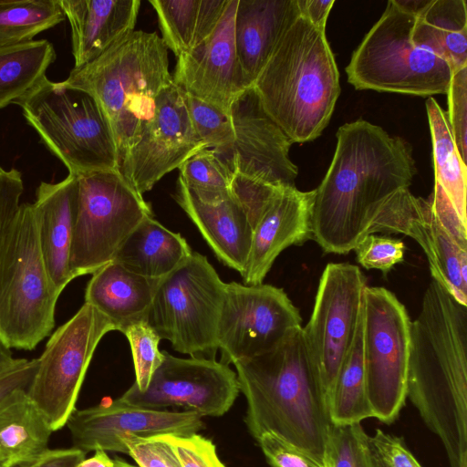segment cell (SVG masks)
Instances as JSON below:
<instances>
[{
  "mask_svg": "<svg viewBox=\"0 0 467 467\" xmlns=\"http://www.w3.org/2000/svg\"><path fill=\"white\" fill-rule=\"evenodd\" d=\"M416 173L410 146L364 119L340 126L332 161L312 190V239L325 253L346 254L375 225L389 200Z\"/></svg>",
  "mask_w": 467,
  "mask_h": 467,
  "instance_id": "1",
  "label": "cell"
},
{
  "mask_svg": "<svg viewBox=\"0 0 467 467\" xmlns=\"http://www.w3.org/2000/svg\"><path fill=\"white\" fill-rule=\"evenodd\" d=\"M406 395L450 467H467V306L433 279L410 323Z\"/></svg>",
  "mask_w": 467,
  "mask_h": 467,
  "instance_id": "2",
  "label": "cell"
},
{
  "mask_svg": "<svg viewBox=\"0 0 467 467\" xmlns=\"http://www.w3.org/2000/svg\"><path fill=\"white\" fill-rule=\"evenodd\" d=\"M302 327L274 348L233 365L246 400L244 421L249 434L256 440L272 432L326 467L332 423Z\"/></svg>",
  "mask_w": 467,
  "mask_h": 467,
  "instance_id": "3",
  "label": "cell"
},
{
  "mask_svg": "<svg viewBox=\"0 0 467 467\" xmlns=\"http://www.w3.org/2000/svg\"><path fill=\"white\" fill-rule=\"evenodd\" d=\"M253 88L265 111L293 143L317 139L340 94L339 72L325 30L298 16Z\"/></svg>",
  "mask_w": 467,
  "mask_h": 467,
  "instance_id": "4",
  "label": "cell"
},
{
  "mask_svg": "<svg viewBox=\"0 0 467 467\" xmlns=\"http://www.w3.org/2000/svg\"><path fill=\"white\" fill-rule=\"evenodd\" d=\"M65 81L98 104L115 141L119 170L153 119L159 95L173 82L167 47L156 32L142 30L73 67Z\"/></svg>",
  "mask_w": 467,
  "mask_h": 467,
  "instance_id": "5",
  "label": "cell"
},
{
  "mask_svg": "<svg viewBox=\"0 0 467 467\" xmlns=\"http://www.w3.org/2000/svg\"><path fill=\"white\" fill-rule=\"evenodd\" d=\"M59 295L39 247L33 203H21L0 244V340L33 350L55 326Z\"/></svg>",
  "mask_w": 467,
  "mask_h": 467,
  "instance_id": "6",
  "label": "cell"
},
{
  "mask_svg": "<svg viewBox=\"0 0 467 467\" xmlns=\"http://www.w3.org/2000/svg\"><path fill=\"white\" fill-rule=\"evenodd\" d=\"M15 104L69 174L119 171L108 122L96 101L84 90L46 76Z\"/></svg>",
  "mask_w": 467,
  "mask_h": 467,
  "instance_id": "7",
  "label": "cell"
},
{
  "mask_svg": "<svg viewBox=\"0 0 467 467\" xmlns=\"http://www.w3.org/2000/svg\"><path fill=\"white\" fill-rule=\"evenodd\" d=\"M415 14L401 0L388 2L346 67L348 81L358 90L419 97L447 94L452 69L411 39Z\"/></svg>",
  "mask_w": 467,
  "mask_h": 467,
  "instance_id": "8",
  "label": "cell"
},
{
  "mask_svg": "<svg viewBox=\"0 0 467 467\" xmlns=\"http://www.w3.org/2000/svg\"><path fill=\"white\" fill-rule=\"evenodd\" d=\"M224 289L225 283L206 256L192 252L161 279L145 321L175 351L215 359Z\"/></svg>",
  "mask_w": 467,
  "mask_h": 467,
  "instance_id": "9",
  "label": "cell"
},
{
  "mask_svg": "<svg viewBox=\"0 0 467 467\" xmlns=\"http://www.w3.org/2000/svg\"><path fill=\"white\" fill-rule=\"evenodd\" d=\"M78 207L70 252L74 278L93 274L113 258L126 238L146 218L150 205L119 171L78 176Z\"/></svg>",
  "mask_w": 467,
  "mask_h": 467,
  "instance_id": "10",
  "label": "cell"
},
{
  "mask_svg": "<svg viewBox=\"0 0 467 467\" xmlns=\"http://www.w3.org/2000/svg\"><path fill=\"white\" fill-rule=\"evenodd\" d=\"M374 234H402L422 248L433 280L467 306V223L435 182L427 199L410 188L397 192L379 216Z\"/></svg>",
  "mask_w": 467,
  "mask_h": 467,
  "instance_id": "11",
  "label": "cell"
},
{
  "mask_svg": "<svg viewBox=\"0 0 467 467\" xmlns=\"http://www.w3.org/2000/svg\"><path fill=\"white\" fill-rule=\"evenodd\" d=\"M410 323L389 290L367 285L362 304V352L367 393L374 418L393 423L405 405Z\"/></svg>",
  "mask_w": 467,
  "mask_h": 467,
  "instance_id": "12",
  "label": "cell"
},
{
  "mask_svg": "<svg viewBox=\"0 0 467 467\" xmlns=\"http://www.w3.org/2000/svg\"><path fill=\"white\" fill-rule=\"evenodd\" d=\"M112 330L115 327L108 317L84 303L50 336L37 358V368L26 393L53 431L64 427L76 410L94 352L101 338Z\"/></svg>",
  "mask_w": 467,
  "mask_h": 467,
  "instance_id": "13",
  "label": "cell"
},
{
  "mask_svg": "<svg viewBox=\"0 0 467 467\" xmlns=\"http://www.w3.org/2000/svg\"><path fill=\"white\" fill-rule=\"evenodd\" d=\"M366 286V277L358 266L328 263L319 279L310 318L302 327L327 400L354 342Z\"/></svg>",
  "mask_w": 467,
  "mask_h": 467,
  "instance_id": "14",
  "label": "cell"
},
{
  "mask_svg": "<svg viewBox=\"0 0 467 467\" xmlns=\"http://www.w3.org/2000/svg\"><path fill=\"white\" fill-rule=\"evenodd\" d=\"M300 327L299 310L282 288L225 283L217 328L220 362L229 366L266 352Z\"/></svg>",
  "mask_w": 467,
  "mask_h": 467,
  "instance_id": "15",
  "label": "cell"
},
{
  "mask_svg": "<svg viewBox=\"0 0 467 467\" xmlns=\"http://www.w3.org/2000/svg\"><path fill=\"white\" fill-rule=\"evenodd\" d=\"M145 391L132 384L118 399L132 406L163 410L182 408L202 417H221L234 405L240 389L237 376L215 359L177 358L167 351Z\"/></svg>",
  "mask_w": 467,
  "mask_h": 467,
  "instance_id": "16",
  "label": "cell"
},
{
  "mask_svg": "<svg viewBox=\"0 0 467 467\" xmlns=\"http://www.w3.org/2000/svg\"><path fill=\"white\" fill-rule=\"evenodd\" d=\"M203 148L190 119L187 95L172 82L159 95L153 119L119 171L143 195Z\"/></svg>",
  "mask_w": 467,
  "mask_h": 467,
  "instance_id": "17",
  "label": "cell"
},
{
  "mask_svg": "<svg viewBox=\"0 0 467 467\" xmlns=\"http://www.w3.org/2000/svg\"><path fill=\"white\" fill-rule=\"evenodd\" d=\"M67 426L73 447L85 453L102 450L126 454L122 440L128 435H187L203 427L202 417L185 410H158L132 406L119 399L75 410Z\"/></svg>",
  "mask_w": 467,
  "mask_h": 467,
  "instance_id": "18",
  "label": "cell"
},
{
  "mask_svg": "<svg viewBox=\"0 0 467 467\" xmlns=\"http://www.w3.org/2000/svg\"><path fill=\"white\" fill-rule=\"evenodd\" d=\"M234 174L276 188L295 187L297 166L289 158L293 142L265 111L253 87L233 104Z\"/></svg>",
  "mask_w": 467,
  "mask_h": 467,
  "instance_id": "19",
  "label": "cell"
},
{
  "mask_svg": "<svg viewBox=\"0 0 467 467\" xmlns=\"http://www.w3.org/2000/svg\"><path fill=\"white\" fill-rule=\"evenodd\" d=\"M237 0H228L212 35L177 57L172 80L187 95L231 115L234 102L249 88L236 55L234 23Z\"/></svg>",
  "mask_w": 467,
  "mask_h": 467,
  "instance_id": "20",
  "label": "cell"
},
{
  "mask_svg": "<svg viewBox=\"0 0 467 467\" xmlns=\"http://www.w3.org/2000/svg\"><path fill=\"white\" fill-rule=\"evenodd\" d=\"M312 191L278 188L263 210L253 231L244 272V285L262 284L277 256L291 245L312 237Z\"/></svg>",
  "mask_w": 467,
  "mask_h": 467,
  "instance_id": "21",
  "label": "cell"
},
{
  "mask_svg": "<svg viewBox=\"0 0 467 467\" xmlns=\"http://www.w3.org/2000/svg\"><path fill=\"white\" fill-rule=\"evenodd\" d=\"M78 194V176L58 182H41L33 202L39 247L50 281L60 296L74 277L70 252Z\"/></svg>",
  "mask_w": 467,
  "mask_h": 467,
  "instance_id": "22",
  "label": "cell"
},
{
  "mask_svg": "<svg viewBox=\"0 0 467 467\" xmlns=\"http://www.w3.org/2000/svg\"><path fill=\"white\" fill-rule=\"evenodd\" d=\"M71 31L74 67L105 53L135 29L140 0H58Z\"/></svg>",
  "mask_w": 467,
  "mask_h": 467,
  "instance_id": "23",
  "label": "cell"
},
{
  "mask_svg": "<svg viewBox=\"0 0 467 467\" xmlns=\"http://www.w3.org/2000/svg\"><path fill=\"white\" fill-rule=\"evenodd\" d=\"M298 16L296 0H237L234 44L248 88L253 87L281 36Z\"/></svg>",
  "mask_w": 467,
  "mask_h": 467,
  "instance_id": "24",
  "label": "cell"
},
{
  "mask_svg": "<svg viewBox=\"0 0 467 467\" xmlns=\"http://www.w3.org/2000/svg\"><path fill=\"white\" fill-rule=\"evenodd\" d=\"M173 198L218 260L242 275L254 229L241 203L234 196L215 204L202 202L179 179Z\"/></svg>",
  "mask_w": 467,
  "mask_h": 467,
  "instance_id": "25",
  "label": "cell"
},
{
  "mask_svg": "<svg viewBox=\"0 0 467 467\" xmlns=\"http://www.w3.org/2000/svg\"><path fill=\"white\" fill-rule=\"evenodd\" d=\"M161 279L135 274L110 262L92 274L85 303L97 308L124 334L131 325L145 321Z\"/></svg>",
  "mask_w": 467,
  "mask_h": 467,
  "instance_id": "26",
  "label": "cell"
},
{
  "mask_svg": "<svg viewBox=\"0 0 467 467\" xmlns=\"http://www.w3.org/2000/svg\"><path fill=\"white\" fill-rule=\"evenodd\" d=\"M192 252L181 234L150 216L126 238L113 262L140 275L161 279L183 264Z\"/></svg>",
  "mask_w": 467,
  "mask_h": 467,
  "instance_id": "27",
  "label": "cell"
},
{
  "mask_svg": "<svg viewBox=\"0 0 467 467\" xmlns=\"http://www.w3.org/2000/svg\"><path fill=\"white\" fill-rule=\"evenodd\" d=\"M412 42L445 60L452 71L467 66V7L464 0H419Z\"/></svg>",
  "mask_w": 467,
  "mask_h": 467,
  "instance_id": "28",
  "label": "cell"
},
{
  "mask_svg": "<svg viewBox=\"0 0 467 467\" xmlns=\"http://www.w3.org/2000/svg\"><path fill=\"white\" fill-rule=\"evenodd\" d=\"M161 38L176 57L196 48L218 25L228 0H150Z\"/></svg>",
  "mask_w": 467,
  "mask_h": 467,
  "instance_id": "29",
  "label": "cell"
},
{
  "mask_svg": "<svg viewBox=\"0 0 467 467\" xmlns=\"http://www.w3.org/2000/svg\"><path fill=\"white\" fill-rule=\"evenodd\" d=\"M52 432L26 389L16 391L0 408V457L14 466L46 451Z\"/></svg>",
  "mask_w": 467,
  "mask_h": 467,
  "instance_id": "30",
  "label": "cell"
},
{
  "mask_svg": "<svg viewBox=\"0 0 467 467\" xmlns=\"http://www.w3.org/2000/svg\"><path fill=\"white\" fill-rule=\"evenodd\" d=\"M426 110L432 141L435 182L454 207L461 220L467 223V166L455 145L444 110L434 98L426 101Z\"/></svg>",
  "mask_w": 467,
  "mask_h": 467,
  "instance_id": "31",
  "label": "cell"
},
{
  "mask_svg": "<svg viewBox=\"0 0 467 467\" xmlns=\"http://www.w3.org/2000/svg\"><path fill=\"white\" fill-rule=\"evenodd\" d=\"M46 39L0 47V109L16 103L45 77L56 59Z\"/></svg>",
  "mask_w": 467,
  "mask_h": 467,
  "instance_id": "32",
  "label": "cell"
},
{
  "mask_svg": "<svg viewBox=\"0 0 467 467\" xmlns=\"http://www.w3.org/2000/svg\"><path fill=\"white\" fill-rule=\"evenodd\" d=\"M327 406L333 424L357 423L374 418L368 398L363 363L362 316L354 342L328 395Z\"/></svg>",
  "mask_w": 467,
  "mask_h": 467,
  "instance_id": "33",
  "label": "cell"
},
{
  "mask_svg": "<svg viewBox=\"0 0 467 467\" xmlns=\"http://www.w3.org/2000/svg\"><path fill=\"white\" fill-rule=\"evenodd\" d=\"M65 18L58 0H0V47L32 41Z\"/></svg>",
  "mask_w": 467,
  "mask_h": 467,
  "instance_id": "34",
  "label": "cell"
},
{
  "mask_svg": "<svg viewBox=\"0 0 467 467\" xmlns=\"http://www.w3.org/2000/svg\"><path fill=\"white\" fill-rule=\"evenodd\" d=\"M179 180L202 202L215 204L233 196L234 173L210 148L197 151L179 167Z\"/></svg>",
  "mask_w": 467,
  "mask_h": 467,
  "instance_id": "35",
  "label": "cell"
},
{
  "mask_svg": "<svg viewBox=\"0 0 467 467\" xmlns=\"http://www.w3.org/2000/svg\"><path fill=\"white\" fill-rule=\"evenodd\" d=\"M187 107L192 124L199 138L231 169L234 143L231 115L189 95H187Z\"/></svg>",
  "mask_w": 467,
  "mask_h": 467,
  "instance_id": "36",
  "label": "cell"
},
{
  "mask_svg": "<svg viewBox=\"0 0 467 467\" xmlns=\"http://www.w3.org/2000/svg\"><path fill=\"white\" fill-rule=\"evenodd\" d=\"M326 467H377L369 435L361 422L331 424L326 448Z\"/></svg>",
  "mask_w": 467,
  "mask_h": 467,
  "instance_id": "37",
  "label": "cell"
},
{
  "mask_svg": "<svg viewBox=\"0 0 467 467\" xmlns=\"http://www.w3.org/2000/svg\"><path fill=\"white\" fill-rule=\"evenodd\" d=\"M124 335L130 342L134 372V385L145 391L150 379L163 360V352L159 349L160 337L146 321L129 327Z\"/></svg>",
  "mask_w": 467,
  "mask_h": 467,
  "instance_id": "38",
  "label": "cell"
},
{
  "mask_svg": "<svg viewBox=\"0 0 467 467\" xmlns=\"http://www.w3.org/2000/svg\"><path fill=\"white\" fill-rule=\"evenodd\" d=\"M358 263L366 269L388 274L404 260L405 245L400 239L370 234L354 248Z\"/></svg>",
  "mask_w": 467,
  "mask_h": 467,
  "instance_id": "39",
  "label": "cell"
},
{
  "mask_svg": "<svg viewBox=\"0 0 467 467\" xmlns=\"http://www.w3.org/2000/svg\"><path fill=\"white\" fill-rule=\"evenodd\" d=\"M448 96V123L462 161H467V66L452 71Z\"/></svg>",
  "mask_w": 467,
  "mask_h": 467,
  "instance_id": "40",
  "label": "cell"
},
{
  "mask_svg": "<svg viewBox=\"0 0 467 467\" xmlns=\"http://www.w3.org/2000/svg\"><path fill=\"white\" fill-rule=\"evenodd\" d=\"M126 454L138 467H182L164 434L154 436L128 435L122 440Z\"/></svg>",
  "mask_w": 467,
  "mask_h": 467,
  "instance_id": "41",
  "label": "cell"
},
{
  "mask_svg": "<svg viewBox=\"0 0 467 467\" xmlns=\"http://www.w3.org/2000/svg\"><path fill=\"white\" fill-rule=\"evenodd\" d=\"M182 467H225L212 440L198 434H164Z\"/></svg>",
  "mask_w": 467,
  "mask_h": 467,
  "instance_id": "42",
  "label": "cell"
},
{
  "mask_svg": "<svg viewBox=\"0 0 467 467\" xmlns=\"http://www.w3.org/2000/svg\"><path fill=\"white\" fill-rule=\"evenodd\" d=\"M270 467H324L312 456L272 432L256 440Z\"/></svg>",
  "mask_w": 467,
  "mask_h": 467,
  "instance_id": "43",
  "label": "cell"
},
{
  "mask_svg": "<svg viewBox=\"0 0 467 467\" xmlns=\"http://www.w3.org/2000/svg\"><path fill=\"white\" fill-rule=\"evenodd\" d=\"M369 443L377 467H422L400 437L377 429Z\"/></svg>",
  "mask_w": 467,
  "mask_h": 467,
  "instance_id": "44",
  "label": "cell"
},
{
  "mask_svg": "<svg viewBox=\"0 0 467 467\" xmlns=\"http://www.w3.org/2000/svg\"><path fill=\"white\" fill-rule=\"evenodd\" d=\"M23 191L22 173L16 168L5 170L0 166V244L19 209Z\"/></svg>",
  "mask_w": 467,
  "mask_h": 467,
  "instance_id": "45",
  "label": "cell"
},
{
  "mask_svg": "<svg viewBox=\"0 0 467 467\" xmlns=\"http://www.w3.org/2000/svg\"><path fill=\"white\" fill-rule=\"evenodd\" d=\"M37 358H15L0 370V408L20 389H28L37 368Z\"/></svg>",
  "mask_w": 467,
  "mask_h": 467,
  "instance_id": "46",
  "label": "cell"
},
{
  "mask_svg": "<svg viewBox=\"0 0 467 467\" xmlns=\"http://www.w3.org/2000/svg\"><path fill=\"white\" fill-rule=\"evenodd\" d=\"M84 458L86 453L75 447L47 449L43 453L14 467H76Z\"/></svg>",
  "mask_w": 467,
  "mask_h": 467,
  "instance_id": "47",
  "label": "cell"
},
{
  "mask_svg": "<svg viewBox=\"0 0 467 467\" xmlns=\"http://www.w3.org/2000/svg\"><path fill=\"white\" fill-rule=\"evenodd\" d=\"M299 16L317 28H326L334 0H296Z\"/></svg>",
  "mask_w": 467,
  "mask_h": 467,
  "instance_id": "48",
  "label": "cell"
},
{
  "mask_svg": "<svg viewBox=\"0 0 467 467\" xmlns=\"http://www.w3.org/2000/svg\"><path fill=\"white\" fill-rule=\"evenodd\" d=\"M76 467H119L116 459L109 457L107 451L97 450L89 458L81 460Z\"/></svg>",
  "mask_w": 467,
  "mask_h": 467,
  "instance_id": "49",
  "label": "cell"
},
{
  "mask_svg": "<svg viewBox=\"0 0 467 467\" xmlns=\"http://www.w3.org/2000/svg\"><path fill=\"white\" fill-rule=\"evenodd\" d=\"M10 349L0 340V370L11 364L15 359Z\"/></svg>",
  "mask_w": 467,
  "mask_h": 467,
  "instance_id": "50",
  "label": "cell"
},
{
  "mask_svg": "<svg viewBox=\"0 0 467 467\" xmlns=\"http://www.w3.org/2000/svg\"><path fill=\"white\" fill-rule=\"evenodd\" d=\"M115 459L119 467H138L137 465L131 464L121 458L116 457Z\"/></svg>",
  "mask_w": 467,
  "mask_h": 467,
  "instance_id": "51",
  "label": "cell"
},
{
  "mask_svg": "<svg viewBox=\"0 0 467 467\" xmlns=\"http://www.w3.org/2000/svg\"><path fill=\"white\" fill-rule=\"evenodd\" d=\"M0 467H14V465L0 457Z\"/></svg>",
  "mask_w": 467,
  "mask_h": 467,
  "instance_id": "52",
  "label": "cell"
}]
</instances>
